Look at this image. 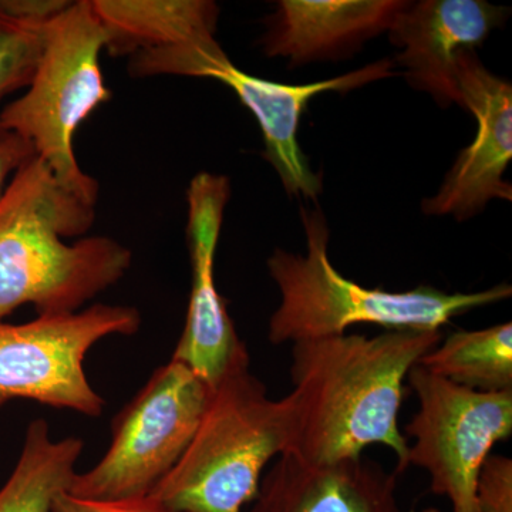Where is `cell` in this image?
<instances>
[{
	"mask_svg": "<svg viewBox=\"0 0 512 512\" xmlns=\"http://www.w3.org/2000/svg\"><path fill=\"white\" fill-rule=\"evenodd\" d=\"M440 342V330H387L292 345L284 454L320 466L360 457L379 444L396 454V473H403L409 467V443L399 426L404 382Z\"/></svg>",
	"mask_w": 512,
	"mask_h": 512,
	"instance_id": "1",
	"label": "cell"
},
{
	"mask_svg": "<svg viewBox=\"0 0 512 512\" xmlns=\"http://www.w3.org/2000/svg\"><path fill=\"white\" fill-rule=\"evenodd\" d=\"M96 205L56 180L40 158L13 174L0 197V320L32 305L39 315L80 311L116 285L133 254L116 239L86 235Z\"/></svg>",
	"mask_w": 512,
	"mask_h": 512,
	"instance_id": "2",
	"label": "cell"
},
{
	"mask_svg": "<svg viewBox=\"0 0 512 512\" xmlns=\"http://www.w3.org/2000/svg\"><path fill=\"white\" fill-rule=\"evenodd\" d=\"M306 255L276 248L269 256V275L281 303L269 319L274 345L345 335L359 323L387 330H440L457 316L511 298L500 284L478 292H446L431 286L390 292L365 288L345 278L330 262L329 227L319 208L301 207Z\"/></svg>",
	"mask_w": 512,
	"mask_h": 512,
	"instance_id": "3",
	"label": "cell"
},
{
	"mask_svg": "<svg viewBox=\"0 0 512 512\" xmlns=\"http://www.w3.org/2000/svg\"><path fill=\"white\" fill-rule=\"evenodd\" d=\"M288 443L285 397L271 399L261 380L241 370L212 390L190 446L151 495L174 512H244Z\"/></svg>",
	"mask_w": 512,
	"mask_h": 512,
	"instance_id": "4",
	"label": "cell"
},
{
	"mask_svg": "<svg viewBox=\"0 0 512 512\" xmlns=\"http://www.w3.org/2000/svg\"><path fill=\"white\" fill-rule=\"evenodd\" d=\"M107 46L92 0L72 2L50 20L45 46L26 93L0 113V121L25 138L56 180L80 200L96 205L99 184L74 153V134L110 100L100 55Z\"/></svg>",
	"mask_w": 512,
	"mask_h": 512,
	"instance_id": "5",
	"label": "cell"
},
{
	"mask_svg": "<svg viewBox=\"0 0 512 512\" xmlns=\"http://www.w3.org/2000/svg\"><path fill=\"white\" fill-rule=\"evenodd\" d=\"M128 72L134 77H204L225 84L258 121L264 136V157L275 168L285 191L305 200H316L323 190L322 174L312 170L298 141L299 126L309 103L322 93L352 92L397 74L393 60L383 59L320 82H271L238 69L215 39V33L137 53L131 56Z\"/></svg>",
	"mask_w": 512,
	"mask_h": 512,
	"instance_id": "6",
	"label": "cell"
},
{
	"mask_svg": "<svg viewBox=\"0 0 512 512\" xmlns=\"http://www.w3.org/2000/svg\"><path fill=\"white\" fill-rule=\"evenodd\" d=\"M212 389L171 359L113 421L99 463L77 473L69 494L87 500L146 497L184 456L211 402Z\"/></svg>",
	"mask_w": 512,
	"mask_h": 512,
	"instance_id": "7",
	"label": "cell"
},
{
	"mask_svg": "<svg viewBox=\"0 0 512 512\" xmlns=\"http://www.w3.org/2000/svg\"><path fill=\"white\" fill-rule=\"evenodd\" d=\"M140 326L136 308L104 303L25 323L0 320V406L28 399L99 417L104 400L84 370L87 353L110 336L134 335Z\"/></svg>",
	"mask_w": 512,
	"mask_h": 512,
	"instance_id": "8",
	"label": "cell"
},
{
	"mask_svg": "<svg viewBox=\"0 0 512 512\" xmlns=\"http://www.w3.org/2000/svg\"><path fill=\"white\" fill-rule=\"evenodd\" d=\"M407 382L419 410L404 431L414 439L407 466L430 474L431 491L451 512H478L477 478L495 444L512 434V392L466 389L416 365Z\"/></svg>",
	"mask_w": 512,
	"mask_h": 512,
	"instance_id": "9",
	"label": "cell"
},
{
	"mask_svg": "<svg viewBox=\"0 0 512 512\" xmlns=\"http://www.w3.org/2000/svg\"><path fill=\"white\" fill-rule=\"evenodd\" d=\"M231 183L225 175L200 173L187 190V244L192 285L187 318L175 346V362L187 366L212 390L222 380L249 369L247 346L215 285L214 264Z\"/></svg>",
	"mask_w": 512,
	"mask_h": 512,
	"instance_id": "10",
	"label": "cell"
},
{
	"mask_svg": "<svg viewBox=\"0 0 512 512\" xmlns=\"http://www.w3.org/2000/svg\"><path fill=\"white\" fill-rule=\"evenodd\" d=\"M456 79L463 110L477 121L473 143L458 154L439 192L426 198V215L467 221L483 212L488 202L512 200L504 180L512 158V86L481 62L476 50H464L456 60Z\"/></svg>",
	"mask_w": 512,
	"mask_h": 512,
	"instance_id": "11",
	"label": "cell"
},
{
	"mask_svg": "<svg viewBox=\"0 0 512 512\" xmlns=\"http://www.w3.org/2000/svg\"><path fill=\"white\" fill-rule=\"evenodd\" d=\"M508 10L485 0H421L407 2L389 29L399 47L396 67L419 92L429 93L441 107L463 109L456 79V60L476 50L508 19Z\"/></svg>",
	"mask_w": 512,
	"mask_h": 512,
	"instance_id": "12",
	"label": "cell"
},
{
	"mask_svg": "<svg viewBox=\"0 0 512 512\" xmlns=\"http://www.w3.org/2000/svg\"><path fill=\"white\" fill-rule=\"evenodd\" d=\"M404 0H281L265 19L262 52L289 67L348 59L389 32Z\"/></svg>",
	"mask_w": 512,
	"mask_h": 512,
	"instance_id": "13",
	"label": "cell"
},
{
	"mask_svg": "<svg viewBox=\"0 0 512 512\" xmlns=\"http://www.w3.org/2000/svg\"><path fill=\"white\" fill-rule=\"evenodd\" d=\"M397 476L363 456L316 466L281 454L248 512H406Z\"/></svg>",
	"mask_w": 512,
	"mask_h": 512,
	"instance_id": "14",
	"label": "cell"
},
{
	"mask_svg": "<svg viewBox=\"0 0 512 512\" xmlns=\"http://www.w3.org/2000/svg\"><path fill=\"white\" fill-rule=\"evenodd\" d=\"M111 56L137 55L217 32L220 6L211 0H92Z\"/></svg>",
	"mask_w": 512,
	"mask_h": 512,
	"instance_id": "15",
	"label": "cell"
},
{
	"mask_svg": "<svg viewBox=\"0 0 512 512\" xmlns=\"http://www.w3.org/2000/svg\"><path fill=\"white\" fill-rule=\"evenodd\" d=\"M83 448L79 437L55 440L45 420H33L16 466L0 488V512H52L57 498L69 493Z\"/></svg>",
	"mask_w": 512,
	"mask_h": 512,
	"instance_id": "16",
	"label": "cell"
},
{
	"mask_svg": "<svg viewBox=\"0 0 512 512\" xmlns=\"http://www.w3.org/2000/svg\"><path fill=\"white\" fill-rule=\"evenodd\" d=\"M417 365L476 392H512L511 322L451 333Z\"/></svg>",
	"mask_w": 512,
	"mask_h": 512,
	"instance_id": "17",
	"label": "cell"
},
{
	"mask_svg": "<svg viewBox=\"0 0 512 512\" xmlns=\"http://www.w3.org/2000/svg\"><path fill=\"white\" fill-rule=\"evenodd\" d=\"M47 25L13 15L0 0V99L32 82L45 46Z\"/></svg>",
	"mask_w": 512,
	"mask_h": 512,
	"instance_id": "18",
	"label": "cell"
},
{
	"mask_svg": "<svg viewBox=\"0 0 512 512\" xmlns=\"http://www.w3.org/2000/svg\"><path fill=\"white\" fill-rule=\"evenodd\" d=\"M478 512H512V460L490 454L477 478Z\"/></svg>",
	"mask_w": 512,
	"mask_h": 512,
	"instance_id": "19",
	"label": "cell"
},
{
	"mask_svg": "<svg viewBox=\"0 0 512 512\" xmlns=\"http://www.w3.org/2000/svg\"><path fill=\"white\" fill-rule=\"evenodd\" d=\"M52 512H174L153 495L121 500H87L66 493L57 498Z\"/></svg>",
	"mask_w": 512,
	"mask_h": 512,
	"instance_id": "20",
	"label": "cell"
},
{
	"mask_svg": "<svg viewBox=\"0 0 512 512\" xmlns=\"http://www.w3.org/2000/svg\"><path fill=\"white\" fill-rule=\"evenodd\" d=\"M35 157L32 146L0 121V197L13 174Z\"/></svg>",
	"mask_w": 512,
	"mask_h": 512,
	"instance_id": "21",
	"label": "cell"
},
{
	"mask_svg": "<svg viewBox=\"0 0 512 512\" xmlns=\"http://www.w3.org/2000/svg\"><path fill=\"white\" fill-rule=\"evenodd\" d=\"M421 512H440V510H437V508H434V507H429V508H424V510Z\"/></svg>",
	"mask_w": 512,
	"mask_h": 512,
	"instance_id": "22",
	"label": "cell"
}]
</instances>
